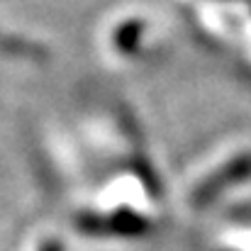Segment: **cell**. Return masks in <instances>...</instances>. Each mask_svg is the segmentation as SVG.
Returning a JSON list of instances; mask_svg holds the SVG:
<instances>
[{"label":"cell","mask_w":251,"mask_h":251,"mask_svg":"<svg viewBox=\"0 0 251 251\" xmlns=\"http://www.w3.org/2000/svg\"><path fill=\"white\" fill-rule=\"evenodd\" d=\"M195 27L251 71V0H180Z\"/></svg>","instance_id":"2"},{"label":"cell","mask_w":251,"mask_h":251,"mask_svg":"<svg viewBox=\"0 0 251 251\" xmlns=\"http://www.w3.org/2000/svg\"><path fill=\"white\" fill-rule=\"evenodd\" d=\"M98 37L105 64L122 71L147 66L164 44L159 20L151 12L137 7H125L107 17Z\"/></svg>","instance_id":"1"}]
</instances>
